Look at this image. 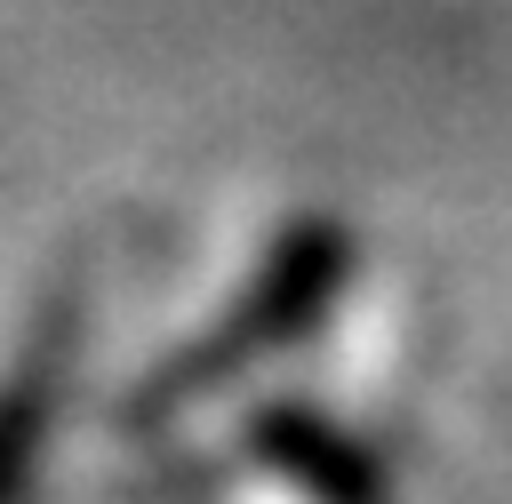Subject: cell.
Listing matches in <instances>:
<instances>
[{
  "label": "cell",
  "mask_w": 512,
  "mask_h": 504,
  "mask_svg": "<svg viewBox=\"0 0 512 504\" xmlns=\"http://www.w3.org/2000/svg\"><path fill=\"white\" fill-rule=\"evenodd\" d=\"M336 272H344V240H336L328 224H304L296 240H280V248H272V264L256 272V288L240 296V312H232L224 328H208V336H200L168 376H152V392H144L128 416H136V424L176 416L184 400H200V392H216L224 376H240L256 352H272V344L304 336V328L320 320V304H328Z\"/></svg>",
  "instance_id": "cell-1"
},
{
  "label": "cell",
  "mask_w": 512,
  "mask_h": 504,
  "mask_svg": "<svg viewBox=\"0 0 512 504\" xmlns=\"http://www.w3.org/2000/svg\"><path fill=\"white\" fill-rule=\"evenodd\" d=\"M72 328H80V312H72V296H56L48 320H40V344L0 384V504H24V472L40 456V432H48V408H56V384H64Z\"/></svg>",
  "instance_id": "cell-2"
},
{
  "label": "cell",
  "mask_w": 512,
  "mask_h": 504,
  "mask_svg": "<svg viewBox=\"0 0 512 504\" xmlns=\"http://www.w3.org/2000/svg\"><path fill=\"white\" fill-rule=\"evenodd\" d=\"M256 448L280 456L296 480H312L320 504H384L376 464H368L344 432H328L320 416H304V408H272V416H256Z\"/></svg>",
  "instance_id": "cell-3"
}]
</instances>
